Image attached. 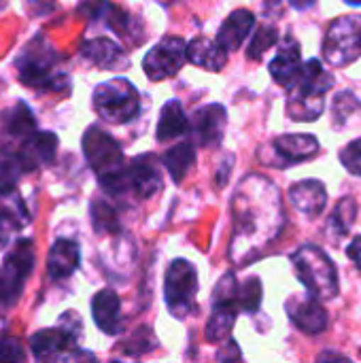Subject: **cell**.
Here are the masks:
<instances>
[{
    "instance_id": "cell-1",
    "label": "cell",
    "mask_w": 361,
    "mask_h": 363,
    "mask_svg": "<svg viewBox=\"0 0 361 363\" xmlns=\"http://www.w3.org/2000/svg\"><path fill=\"white\" fill-rule=\"evenodd\" d=\"M232 259L247 264L260 255L283 230L285 213L281 194L266 177L249 174L238 185L232 200Z\"/></svg>"
},
{
    "instance_id": "cell-2",
    "label": "cell",
    "mask_w": 361,
    "mask_h": 363,
    "mask_svg": "<svg viewBox=\"0 0 361 363\" xmlns=\"http://www.w3.org/2000/svg\"><path fill=\"white\" fill-rule=\"evenodd\" d=\"M334 87V77L319 60H309L287 87V115L294 121H315L326 108V96Z\"/></svg>"
},
{
    "instance_id": "cell-3",
    "label": "cell",
    "mask_w": 361,
    "mask_h": 363,
    "mask_svg": "<svg viewBox=\"0 0 361 363\" xmlns=\"http://www.w3.org/2000/svg\"><path fill=\"white\" fill-rule=\"evenodd\" d=\"M291 264L309 296L317 300H332L338 296V270L323 249L304 245L291 255Z\"/></svg>"
},
{
    "instance_id": "cell-4",
    "label": "cell",
    "mask_w": 361,
    "mask_h": 363,
    "mask_svg": "<svg viewBox=\"0 0 361 363\" xmlns=\"http://www.w3.org/2000/svg\"><path fill=\"white\" fill-rule=\"evenodd\" d=\"M55 64H57V55L43 36H34L15 60L21 83L36 89L66 87L68 79L55 72Z\"/></svg>"
},
{
    "instance_id": "cell-5",
    "label": "cell",
    "mask_w": 361,
    "mask_h": 363,
    "mask_svg": "<svg viewBox=\"0 0 361 363\" xmlns=\"http://www.w3.org/2000/svg\"><path fill=\"white\" fill-rule=\"evenodd\" d=\"M83 153L91 170L98 174L102 187L115 183L126 170V160L119 143L98 125L87 128L83 136Z\"/></svg>"
},
{
    "instance_id": "cell-6",
    "label": "cell",
    "mask_w": 361,
    "mask_h": 363,
    "mask_svg": "<svg viewBox=\"0 0 361 363\" xmlns=\"http://www.w3.org/2000/svg\"><path fill=\"white\" fill-rule=\"evenodd\" d=\"M94 108L109 123H128L140 111V94L128 79H111L96 87Z\"/></svg>"
},
{
    "instance_id": "cell-7",
    "label": "cell",
    "mask_w": 361,
    "mask_h": 363,
    "mask_svg": "<svg viewBox=\"0 0 361 363\" xmlns=\"http://www.w3.org/2000/svg\"><path fill=\"white\" fill-rule=\"evenodd\" d=\"M198 296V272L187 259H174L164 279V298L172 317L185 319L196 311Z\"/></svg>"
},
{
    "instance_id": "cell-8",
    "label": "cell",
    "mask_w": 361,
    "mask_h": 363,
    "mask_svg": "<svg viewBox=\"0 0 361 363\" xmlns=\"http://www.w3.org/2000/svg\"><path fill=\"white\" fill-rule=\"evenodd\" d=\"M323 55L332 66H349L361 55V15L334 19L323 38Z\"/></svg>"
},
{
    "instance_id": "cell-9",
    "label": "cell",
    "mask_w": 361,
    "mask_h": 363,
    "mask_svg": "<svg viewBox=\"0 0 361 363\" xmlns=\"http://www.w3.org/2000/svg\"><path fill=\"white\" fill-rule=\"evenodd\" d=\"M81 338V319L74 311L60 317L55 330H40L30 338L32 353L38 362L49 363L60 359L64 353L74 351Z\"/></svg>"
},
{
    "instance_id": "cell-10",
    "label": "cell",
    "mask_w": 361,
    "mask_h": 363,
    "mask_svg": "<svg viewBox=\"0 0 361 363\" xmlns=\"http://www.w3.org/2000/svg\"><path fill=\"white\" fill-rule=\"evenodd\" d=\"M319 153V140L313 134H283L260 151V160L274 168L302 164Z\"/></svg>"
},
{
    "instance_id": "cell-11",
    "label": "cell",
    "mask_w": 361,
    "mask_h": 363,
    "mask_svg": "<svg viewBox=\"0 0 361 363\" xmlns=\"http://www.w3.org/2000/svg\"><path fill=\"white\" fill-rule=\"evenodd\" d=\"M185 64V40L179 36L162 38L143 60V70L151 81H164L174 77Z\"/></svg>"
},
{
    "instance_id": "cell-12",
    "label": "cell",
    "mask_w": 361,
    "mask_h": 363,
    "mask_svg": "<svg viewBox=\"0 0 361 363\" xmlns=\"http://www.w3.org/2000/svg\"><path fill=\"white\" fill-rule=\"evenodd\" d=\"M162 189V174L157 168V160L153 155L134 157L130 166H126V194H134L138 200H147Z\"/></svg>"
},
{
    "instance_id": "cell-13",
    "label": "cell",
    "mask_w": 361,
    "mask_h": 363,
    "mask_svg": "<svg viewBox=\"0 0 361 363\" xmlns=\"http://www.w3.org/2000/svg\"><path fill=\"white\" fill-rule=\"evenodd\" d=\"M228 113L221 104H206L198 108L189 121L194 140L202 147H217L223 138Z\"/></svg>"
},
{
    "instance_id": "cell-14",
    "label": "cell",
    "mask_w": 361,
    "mask_h": 363,
    "mask_svg": "<svg viewBox=\"0 0 361 363\" xmlns=\"http://www.w3.org/2000/svg\"><path fill=\"white\" fill-rule=\"evenodd\" d=\"M55 151H57V136L55 134L34 132L21 143V147L15 155V162L19 164L21 172H32L36 168L49 166L55 160Z\"/></svg>"
},
{
    "instance_id": "cell-15",
    "label": "cell",
    "mask_w": 361,
    "mask_h": 363,
    "mask_svg": "<svg viewBox=\"0 0 361 363\" xmlns=\"http://www.w3.org/2000/svg\"><path fill=\"white\" fill-rule=\"evenodd\" d=\"M291 323L306 334H321L328 330V311L313 296H294L285 304Z\"/></svg>"
},
{
    "instance_id": "cell-16",
    "label": "cell",
    "mask_w": 361,
    "mask_h": 363,
    "mask_svg": "<svg viewBox=\"0 0 361 363\" xmlns=\"http://www.w3.org/2000/svg\"><path fill=\"white\" fill-rule=\"evenodd\" d=\"M289 200L294 204V208L306 217H317L323 213L326 204H328V191L326 185L321 181L315 179H306L300 183H294L289 189Z\"/></svg>"
},
{
    "instance_id": "cell-17",
    "label": "cell",
    "mask_w": 361,
    "mask_h": 363,
    "mask_svg": "<svg viewBox=\"0 0 361 363\" xmlns=\"http://www.w3.org/2000/svg\"><path fill=\"white\" fill-rule=\"evenodd\" d=\"M91 317L100 332L115 336L121 332V304L113 289H100L91 300Z\"/></svg>"
},
{
    "instance_id": "cell-18",
    "label": "cell",
    "mask_w": 361,
    "mask_h": 363,
    "mask_svg": "<svg viewBox=\"0 0 361 363\" xmlns=\"http://www.w3.org/2000/svg\"><path fill=\"white\" fill-rule=\"evenodd\" d=\"M81 55L87 62L96 64L98 68L111 70V68H126L128 66V55L123 53V49L106 36L85 40L81 47Z\"/></svg>"
},
{
    "instance_id": "cell-19",
    "label": "cell",
    "mask_w": 361,
    "mask_h": 363,
    "mask_svg": "<svg viewBox=\"0 0 361 363\" xmlns=\"http://www.w3.org/2000/svg\"><path fill=\"white\" fill-rule=\"evenodd\" d=\"M79 262H81V251L77 242L68 238H57L47 253V272L51 279L60 281L70 277L79 268Z\"/></svg>"
},
{
    "instance_id": "cell-20",
    "label": "cell",
    "mask_w": 361,
    "mask_h": 363,
    "mask_svg": "<svg viewBox=\"0 0 361 363\" xmlns=\"http://www.w3.org/2000/svg\"><path fill=\"white\" fill-rule=\"evenodd\" d=\"M302 70V53H300V45L287 36L285 43L281 45L279 53L274 55V60L270 62V74L272 79L283 85L289 87L294 83V79L298 77V72Z\"/></svg>"
},
{
    "instance_id": "cell-21",
    "label": "cell",
    "mask_w": 361,
    "mask_h": 363,
    "mask_svg": "<svg viewBox=\"0 0 361 363\" xmlns=\"http://www.w3.org/2000/svg\"><path fill=\"white\" fill-rule=\"evenodd\" d=\"M255 26V17L251 11L247 9H238L234 11L219 28V34H217V45L223 49V51H236L245 38L249 36V32L253 30Z\"/></svg>"
},
{
    "instance_id": "cell-22",
    "label": "cell",
    "mask_w": 361,
    "mask_h": 363,
    "mask_svg": "<svg viewBox=\"0 0 361 363\" xmlns=\"http://www.w3.org/2000/svg\"><path fill=\"white\" fill-rule=\"evenodd\" d=\"M185 60H189L194 66L211 70V72H219L226 62H228V51H223L217 40L198 36L194 38L189 45H185Z\"/></svg>"
},
{
    "instance_id": "cell-23",
    "label": "cell",
    "mask_w": 361,
    "mask_h": 363,
    "mask_svg": "<svg viewBox=\"0 0 361 363\" xmlns=\"http://www.w3.org/2000/svg\"><path fill=\"white\" fill-rule=\"evenodd\" d=\"M189 130V119L181 106L179 100H168L162 111H160V121H157V140L166 143L172 138H179Z\"/></svg>"
},
{
    "instance_id": "cell-24",
    "label": "cell",
    "mask_w": 361,
    "mask_h": 363,
    "mask_svg": "<svg viewBox=\"0 0 361 363\" xmlns=\"http://www.w3.org/2000/svg\"><path fill=\"white\" fill-rule=\"evenodd\" d=\"M2 130H4L6 138L21 140V143L30 134H34L36 132V119H34L32 111L28 108V104L17 102L13 108H9L4 113V119H2Z\"/></svg>"
},
{
    "instance_id": "cell-25",
    "label": "cell",
    "mask_w": 361,
    "mask_h": 363,
    "mask_svg": "<svg viewBox=\"0 0 361 363\" xmlns=\"http://www.w3.org/2000/svg\"><path fill=\"white\" fill-rule=\"evenodd\" d=\"M196 164V149L191 143H179L164 153V166L174 183H181Z\"/></svg>"
},
{
    "instance_id": "cell-26",
    "label": "cell",
    "mask_w": 361,
    "mask_h": 363,
    "mask_svg": "<svg viewBox=\"0 0 361 363\" xmlns=\"http://www.w3.org/2000/svg\"><path fill=\"white\" fill-rule=\"evenodd\" d=\"M238 308L234 304H215L213 315L206 323V340L209 342H221L230 336L234 321H236Z\"/></svg>"
},
{
    "instance_id": "cell-27",
    "label": "cell",
    "mask_w": 361,
    "mask_h": 363,
    "mask_svg": "<svg viewBox=\"0 0 361 363\" xmlns=\"http://www.w3.org/2000/svg\"><path fill=\"white\" fill-rule=\"evenodd\" d=\"M355 217H357V204H355V200H353V198H343V200L336 204V208H334V213L330 215V219H328V230H330V234H332L336 240L345 238V236L349 234V230H351Z\"/></svg>"
},
{
    "instance_id": "cell-28",
    "label": "cell",
    "mask_w": 361,
    "mask_h": 363,
    "mask_svg": "<svg viewBox=\"0 0 361 363\" xmlns=\"http://www.w3.org/2000/svg\"><path fill=\"white\" fill-rule=\"evenodd\" d=\"M23 283H26V277L19 274L11 264L4 262L0 266V304L9 306V304L17 302V298L23 291Z\"/></svg>"
},
{
    "instance_id": "cell-29",
    "label": "cell",
    "mask_w": 361,
    "mask_h": 363,
    "mask_svg": "<svg viewBox=\"0 0 361 363\" xmlns=\"http://www.w3.org/2000/svg\"><path fill=\"white\" fill-rule=\"evenodd\" d=\"M89 215H91V225H94L96 234H115V232H119L117 213H115V208L109 202L96 198L91 202Z\"/></svg>"
},
{
    "instance_id": "cell-30",
    "label": "cell",
    "mask_w": 361,
    "mask_h": 363,
    "mask_svg": "<svg viewBox=\"0 0 361 363\" xmlns=\"http://www.w3.org/2000/svg\"><path fill=\"white\" fill-rule=\"evenodd\" d=\"M357 113H361V102L357 100L355 94L351 91H340L334 96V102H332V121L338 130H343L351 117H355Z\"/></svg>"
},
{
    "instance_id": "cell-31",
    "label": "cell",
    "mask_w": 361,
    "mask_h": 363,
    "mask_svg": "<svg viewBox=\"0 0 361 363\" xmlns=\"http://www.w3.org/2000/svg\"><path fill=\"white\" fill-rule=\"evenodd\" d=\"M236 302H238V311L243 308L245 313H255L260 308V304H262V283H260L257 277H251L243 285H238Z\"/></svg>"
},
{
    "instance_id": "cell-32",
    "label": "cell",
    "mask_w": 361,
    "mask_h": 363,
    "mask_svg": "<svg viewBox=\"0 0 361 363\" xmlns=\"http://www.w3.org/2000/svg\"><path fill=\"white\" fill-rule=\"evenodd\" d=\"M277 40H279V32H277L274 26H260L257 32L253 34L251 43H249V49H247L249 60H262V55L270 47H274Z\"/></svg>"
},
{
    "instance_id": "cell-33",
    "label": "cell",
    "mask_w": 361,
    "mask_h": 363,
    "mask_svg": "<svg viewBox=\"0 0 361 363\" xmlns=\"http://www.w3.org/2000/svg\"><path fill=\"white\" fill-rule=\"evenodd\" d=\"M155 347H157V338L153 336L151 328L143 325L123 342V353L136 357V355H145V353L153 351Z\"/></svg>"
},
{
    "instance_id": "cell-34",
    "label": "cell",
    "mask_w": 361,
    "mask_h": 363,
    "mask_svg": "<svg viewBox=\"0 0 361 363\" xmlns=\"http://www.w3.org/2000/svg\"><path fill=\"white\" fill-rule=\"evenodd\" d=\"M340 162L343 166L355 174V177H361V138L349 143L343 151H340Z\"/></svg>"
},
{
    "instance_id": "cell-35",
    "label": "cell",
    "mask_w": 361,
    "mask_h": 363,
    "mask_svg": "<svg viewBox=\"0 0 361 363\" xmlns=\"http://www.w3.org/2000/svg\"><path fill=\"white\" fill-rule=\"evenodd\" d=\"M26 353L17 338L9 336L0 340V363H23Z\"/></svg>"
},
{
    "instance_id": "cell-36",
    "label": "cell",
    "mask_w": 361,
    "mask_h": 363,
    "mask_svg": "<svg viewBox=\"0 0 361 363\" xmlns=\"http://www.w3.org/2000/svg\"><path fill=\"white\" fill-rule=\"evenodd\" d=\"M64 363H98V359L89 351H70V355L64 357Z\"/></svg>"
},
{
    "instance_id": "cell-37",
    "label": "cell",
    "mask_w": 361,
    "mask_h": 363,
    "mask_svg": "<svg viewBox=\"0 0 361 363\" xmlns=\"http://www.w3.org/2000/svg\"><path fill=\"white\" fill-rule=\"evenodd\" d=\"M347 255L353 259L355 268L360 270L361 274V236H355V238L351 240V245H349V249H347Z\"/></svg>"
},
{
    "instance_id": "cell-38",
    "label": "cell",
    "mask_w": 361,
    "mask_h": 363,
    "mask_svg": "<svg viewBox=\"0 0 361 363\" xmlns=\"http://www.w3.org/2000/svg\"><path fill=\"white\" fill-rule=\"evenodd\" d=\"M317 363H351V359H347L345 355H340L336 351H323L317 357Z\"/></svg>"
},
{
    "instance_id": "cell-39",
    "label": "cell",
    "mask_w": 361,
    "mask_h": 363,
    "mask_svg": "<svg viewBox=\"0 0 361 363\" xmlns=\"http://www.w3.org/2000/svg\"><path fill=\"white\" fill-rule=\"evenodd\" d=\"M15 228L0 215V249L9 242V236H11V232H13Z\"/></svg>"
},
{
    "instance_id": "cell-40",
    "label": "cell",
    "mask_w": 361,
    "mask_h": 363,
    "mask_svg": "<svg viewBox=\"0 0 361 363\" xmlns=\"http://www.w3.org/2000/svg\"><path fill=\"white\" fill-rule=\"evenodd\" d=\"M289 2H291V6L298 9V11H306V9H311V6L315 4V0H289Z\"/></svg>"
},
{
    "instance_id": "cell-41",
    "label": "cell",
    "mask_w": 361,
    "mask_h": 363,
    "mask_svg": "<svg viewBox=\"0 0 361 363\" xmlns=\"http://www.w3.org/2000/svg\"><path fill=\"white\" fill-rule=\"evenodd\" d=\"M345 2H349V4H355V6H361V0H345Z\"/></svg>"
},
{
    "instance_id": "cell-42",
    "label": "cell",
    "mask_w": 361,
    "mask_h": 363,
    "mask_svg": "<svg viewBox=\"0 0 361 363\" xmlns=\"http://www.w3.org/2000/svg\"><path fill=\"white\" fill-rule=\"evenodd\" d=\"M2 4H4V0H0V6H2Z\"/></svg>"
},
{
    "instance_id": "cell-43",
    "label": "cell",
    "mask_w": 361,
    "mask_h": 363,
    "mask_svg": "<svg viewBox=\"0 0 361 363\" xmlns=\"http://www.w3.org/2000/svg\"><path fill=\"white\" fill-rule=\"evenodd\" d=\"M113 363H121V362H113Z\"/></svg>"
}]
</instances>
